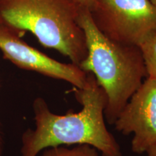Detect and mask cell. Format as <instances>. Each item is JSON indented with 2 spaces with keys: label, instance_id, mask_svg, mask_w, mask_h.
<instances>
[{
  "label": "cell",
  "instance_id": "1",
  "mask_svg": "<svg viewBox=\"0 0 156 156\" xmlns=\"http://www.w3.org/2000/svg\"><path fill=\"white\" fill-rule=\"evenodd\" d=\"M76 100L82 105L78 112L54 114L41 98L34 102L36 129L23 134L21 156H37L48 147L88 145L102 156H122L121 147L106 125L105 92L93 74L87 73L83 88H74Z\"/></svg>",
  "mask_w": 156,
  "mask_h": 156
},
{
  "label": "cell",
  "instance_id": "2",
  "mask_svg": "<svg viewBox=\"0 0 156 156\" xmlns=\"http://www.w3.org/2000/svg\"><path fill=\"white\" fill-rule=\"evenodd\" d=\"M78 24L84 31L87 57L80 64L83 71L93 74L106 95V121L114 124L130 98L147 77L139 46L110 40L95 26L90 12L82 9Z\"/></svg>",
  "mask_w": 156,
  "mask_h": 156
},
{
  "label": "cell",
  "instance_id": "3",
  "mask_svg": "<svg viewBox=\"0 0 156 156\" xmlns=\"http://www.w3.org/2000/svg\"><path fill=\"white\" fill-rule=\"evenodd\" d=\"M80 7L73 0H0V24L22 36L30 31L40 44L79 66L87 57Z\"/></svg>",
  "mask_w": 156,
  "mask_h": 156
},
{
  "label": "cell",
  "instance_id": "4",
  "mask_svg": "<svg viewBox=\"0 0 156 156\" xmlns=\"http://www.w3.org/2000/svg\"><path fill=\"white\" fill-rule=\"evenodd\" d=\"M90 14L98 29L119 44L140 46L156 34V6L151 0H100Z\"/></svg>",
  "mask_w": 156,
  "mask_h": 156
},
{
  "label": "cell",
  "instance_id": "5",
  "mask_svg": "<svg viewBox=\"0 0 156 156\" xmlns=\"http://www.w3.org/2000/svg\"><path fill=\"white\" fill-rule=\"evenodd\" d=\"M22 36L12 29L0 24V50L4 58L21 69L66 81L75 88L81 89L85 86L87 73L75 64L62 63L39 51L23 41Z\"/></svg>",
  "mask_w": 156,
  "mask_h": 156
},
{
  "label": "cell",
  "instance_id": "6",
  "mask_svg": "<svg viewBox=\"0 0 156 156\" xmlns=\"http://www.w3.org/2000/svg\"><path fill=\"white\" fill-rule=\"evenodd\" d=\"M116 130L133 134L132 151L142 154L156 145V80L147 77L114 122Z\"/></svg>",
  "mask_w": 156,
  "mask_h": 156
},
{
  "label": "cell",
  "instance_id": "7",
  "mask_svg": "<svg viewBox=\"0 0 156 156\" xmlns=\"http://www.w3.org/2000/svg\"><path fill=\"white\" fill-rule=\"evenodd\" d=\"M98 153L92 146L79 145L73 147L59 146L46 148L44 150L41 156H99Z\"/></svg>",
  "mask_w": 156,
  "mask_h": 156
},
{
  "label": "cell",
  "instance_id": "8",
  "mask_svg": "<svg viewBox=\"0 0 156 156\" xmlns=\"http://www.w3.org/2000/svg\"><path fill=\"white\" fill-rule=\"evenodd\" d=\"M147 77L156 80V34L149 37L139 46Z\"/></svg>",
  "mask_w": 156,
  "mask_h": 156
},
{
  "label": "cell",
  "instance_id": "9",
  "mask_svg": "<svg viewBox=\"0 0 156 156\" xmlns=\"http://www.w3.org/2000/svg\"><path fill=\"white\" fill-rule=\"evenodd\" d=\"M81 9L92 12L100 0H73Z\"/></svg>",
  "mask_w": 156,
  "mask_h": 156
},
{
  "label": "cell",
  "instance_id": "10",
  "mask_svg": "<svg viewBox=\"0 0 156 156\" xmlns=\"http://www.w3.org/2000/svg\"><path fill=\"white\" fill-rule=\"evenodd\" d=\"M147 156H156V145L154 146L153 147H151V149L147 152Z\"/></svg>",
  "mask_w": 156,
  "mask_h": 156
},
{
  "label": "cell",
  "instance_id": "11",
  "mask_svg": "<svg viewBox=\"0 0 156 156\" xmlns=\"http://www.w3.org/2000/svg\"><path fill=\"white\" fill-rule=\"evenodd\" d=\"M2 153V142H1V139H0V156H1Z\"/></svg>",
  "mask_w": 156,
  "mask_h": 156
},
{
  "label": "cell",
  "instance_id": "12",
  "mask_svg": "<svg viewBox=\"0 0 156 156\" xmlns=\"http://www.w3.org/2000/svg\"><path fill=\"white\" fill-rule=\"evenodd\" d=\"M151 2L156 6V0H151Z\"/></svg>",
  "mask_w": 156,
  "mask_h": 156
}]
</instances>
